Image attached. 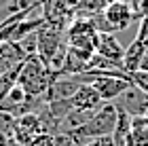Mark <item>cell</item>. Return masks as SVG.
Here are the masks:
<instances>
[{
  "instance_id": "15",
  "label": "cell",
  "mask_w": 148,
  "mask_h": 146,
  "mask_svg": "<svg viewBox=\"0 0 148 146\" xmlns=\"http://www.w3.org/2000/svg\"><path fill=\"white\" fill-rule=\"evenodd\" d=\"M129 78H131V85H136V87H140L142 91L148 93V72L133 70V72H129Z\"/></svg>"
},
{
  "instance_id": "2",
  "label": "cell",
  "mask_w": 148,
  "mask_h": 146,
  "mask_svg": "<svg viewBox=\"0 0 148 146\" xmlns=\"http://www.w3.org/2000/svg\"><path fill=\"white\" fill-rule=\"evenodd\" d=\"M114 123H116V106H114V102H104L85 125L66 129V134L74 140L76 146H85L87 142L95 140V138L112 136Z\"/></svg>"
},
{
  "instance_id": "14",
  "label": "cell",
  "mask_w": 148,
  "mask_h": 146,
  "mask_svg": "<svg viewBox=\"0 0 148 146\" xmlns=\"http://www.w3.org/2000/svg\"><path fill=\"white\" fill-rule=\"evenodd\" d=\"M15 119L17 117H13L11 112L0 110V131H2L4 136L13 138V131H15Z\"/></svg>"
},
{
  "instance_id": "10",
  "label": "cell",
  "mask_w": 148,
  "mask_h": 146,
  "mask_svg": "<svg viewBox=\"0 0 148 146\" xmlns=\"http://www.w3.org/2000/svg\"><path fill=\"white\" fill-rule=\"evenodd\" d=\"M25 57L28 53L21 47V42H0V74L23 64Z\"/></svg>"
},
{
  "instance_id": "4",
  "label": "cell",
  "mask_w": 148,
  "mask_h": 146,
  "mask_svg": "<svg viewBox=\"0 0 148 146\" xmlns=\"http://www.w3.org/2000/svg\"><path fill=\"white\" fill-rule=\"evenodd\" d=\"M99 15L104 19V28L99 32H112V30L121 32V30H125L127 25L131 23L133 9H131L129 2H125V0H112Z\"/></svg>"
},
{
  "instance_id": "3",
  "label": "cell",
  "mask_w": 148,
  "mask_h": 146,
  "mask_svg": "<svg viewBox=\"0 0 148 146\" xmlns=\"http://www.w3.org/2000/svg\"><path fill=\"white\" fill-rule=\"evenodd\" d=\"M97 23L95 19L89 17H74L66 28V45L83 53H89V55H93L97 49Z\"/></svg>"
},
{
  "instance_id": "13",
  "label": "cell",
  "mask_w": 148,
  "mask_h": 146,
  "mask_svg": "<svg viewBox=\"0 0 148 146\" xmlns=\"http://www.w3.org/2000/svg\"><path fill=\"white\" fill-rule=\"evenodd\" d=\"M19 70H21V64L15 66L13 70H6L0 74V102L9 95V91L17 85V78H19Z\"/></svg>"
},
{
  "instance_id": "19",
  "label": "cell",
  "mask_w": 148,
  "mask_h": 146,
  "mask_svg": "<svg viewBox=\"0 0 148 146\" xmlns=\"http://www.w3.org/2000/svg\"><path fill=\"white\" fill-rule=\"evenodd\" d=\"M0 146H17V144L13 142V138H9V136H4L2 131H0Z\"/></svg>"
},
{
  "instance_id": "17",
  "label": "cell",
  "mask_w": 148,
  "mask_h": 146,
  "mask_svg": "<svg viewBox=\"0 0 148 146\" xmlns=\"http://www.w3.org/2000/svg\"><path fill=\"white\" fill-rule=\"evenodd\" d=\"M28 146H53V134H47V131H42V134H38Z\"/></svg>"
},
{
  "instance_id": "5",
  "label": "cell",
  "mask_w": 148,
  "mask_h": 146,
  "mask_svg": "<svg viewBox=\"0 0 148 146\" xmlns=\"http://www.w3.org/2000/svg\"><path fill=\"white\" fill-rule=\"evenodd\" d=\"M45 23L66 30L68 23L74 19V4L70 0H40Z\"/></svg>"
},
{
  "instance_id": "18",
  "label": "cell",
  "mask_w": 148,
  "mask_h": 146,
  "mask_svg": "<svg viewBox=\"0 0 148 146\" xmlns=\"http://www.w3.org/2000/svg\"><path fill=\"white\" fill-rule=\"evenodd\" d=\"M85 146H114V142H112V136H104V138H95V140L87 142Z\"/></svg>"
},
{
  "instance_id": "8",
  "label": "cell",
  "mask_w": 148,
  "mask_h": 146,
  "mask_svg": "<svg viewBox=\"0 0 148 146\" xmlns=\"http://www.w3.org/2000/svg\"><path fill=\"white\" fill-rule=\"evenodd\" d=\"M95 53H97V55H102V57H106V59H110V62H114V64L123 66L125 49H123V45L119 42V38L112 36V32H99Z\"/></svg>"
},
{
  "instance_id": "11",
  "label": "cell",
  "mask_w": 148,
  "mask_h": 146,
  "mask_svg": "<svg viewBox=\"0 0 148 146\" xmlns=\"http://www.w3.org/2000/svg\"><path fill=\"white\" fill-rule=\"evenodd\" d=\"M129 129H131V117L127 114L125 110L116 108V123H114V129H112L114 146H125L127 136H129Z\"/></svg>"
},
{
  "instance_id": "12",
  "label": "cell",
  "mask_w": 148,
  "mask_h": 146,
  "mask_svg": "<svg viewBox=\"0 0 148 146\" xmlns=\"http://www.w3.org/2000/svg\"><path fill=\"white\" fill-rule=\"evenodd\" d=\"M125 146H148V129L142 125L140 117H131V129Z\"/></svg>"
},
{
  "instance_id": "7",
  "label": "cell",
  "mask_w": 148,
  "mask_h": 146,
  "mask_svg": "<svg viewBox=\"0 0 148 146\" xmlns=\"http://www.w3.org/2000/svg\"><path fill=\"white\" fill-rule=\"evenodd\" d=\"M114 106L125 110L129 117H142L148 110V93L140 87H136V85H129V89L123 91L114 99Z\"/></svg>"
},
{
  "instance_id": "20",
  "label": "cell",
  "mask_w": 148,
  "mask_h": 146,
  "mask_svg": "<svg viewBox=\"0 0 148 146\" xmlns=\"http://www.w3.org/2000/svg\"><path fill=\"white\" fill-rule=\"evenodd\" d=\"M138 70H144V72H148V53H146V55L142 57V62H140Z\"/></svg>"
},
{
  "instance_id": "1",
  "label": "cell",
  "mask_w": 148,
  "mask_h": 146,
  "mask_svg": "<svg viewBox=\"0 0 148 146\" xmlns=\"http://www.w3.org/2000/svg\"><path fill=\"white\" fill-rule=\"evenodd\" d=\"M57 78V74L53 72L49 66H47L42 59H40L36 53H32L23 59L21 64V70H19V78H17V85L21 87L30 97H36V99H42L49 91L51 83Z\"/></svg>"
},
{
  "instance_id": "16",
  "label": "cell",
  "mask_w": 148,
  "mask_h": 146,
  "mask_svg": "<svg viewBox=\"0 0 148 146\" xmlns=\"http://www.w3.org/2000/svg\"><path fill=\"white\" fill-rule=\"evenodd\" d=\"M53 146H76V144L66 131H57V134H53Z\"/></svg>"
},
{
  "instance_id": "6",
  "label": "cell",
  "mask_w": 148,
  "mask_h": 146,
  "mask_svg": "<svg viewBox=\"0 0 148 146\" xmlns=\"http://www.w3.org/2000/svg\"><path fill=\"white\" fill-rule=\"evenodd\" d=\"M42 121H40L38 112L30 110L23 112L15 119V131H13V142L17 146H28L38 134H42Z\"/></svg>"
},
{
  "instance_id": "21",
  "label": "cell",
  "mask_w": 148,
  "mask_h": 146,
  "mask_svg": "<svg viewBox=\"0 0 148 146\" xmlns=\"http://www.w3.org/2000/svg\"><path fill=\"white\" fill-rule=\"evenodd\" d=\"M140 119H142V125H144V127L148 129V110H146V114H142Z\"/></svg>"
},
{
  "instance_id": "9",
  "label": "cell",
  "mask_w": 148,
  "mask_h": 146,
  "mask_svg": "<svg viewBox=\"0 0 148 146\" xmlns=\"http://www.w3.org/2000/svg\"><path fill=\"white\" fill-rule=\"evenodd\" d=\"M70 104L74 110H97L104 102L89 83H83V85H78L74 95H70Z\"/></svg>"
}]
</instances>
